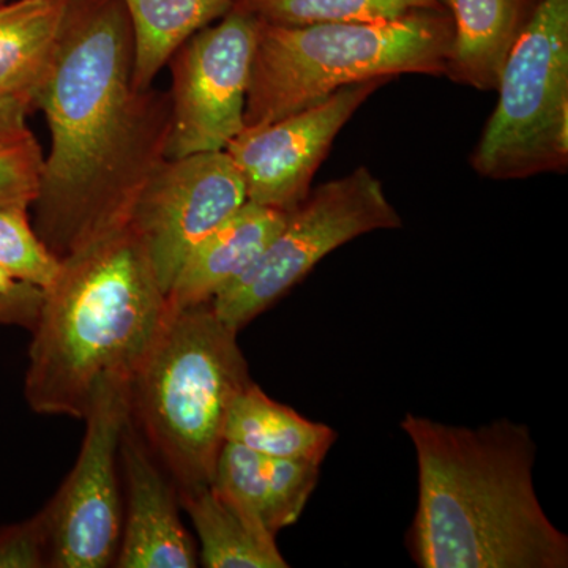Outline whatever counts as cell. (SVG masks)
Returning <instances> with one entry per match:
<instances>
[{
  "instance_id": "5bb4252c",
  "label": "cell",
  "mask_w": 568,
  "mask_h": 568,
  "mask_svg": "<svg viewBox=\"0 0 568 568\" xmlns=\"http://www.w3.org/2000/svg\"><path fill=\"white\" fill-rule=\"evenodd\" d=\"M454 21L444 77L481 92L496 91L508 55L541 0H440Z\"/></svg>"
},
{
  "instance_id": "ac0fdd59",
  "label": "cell",
  "mask_w": 568,
  "mask_h": 568,
  "mask_svg": "<svg viewBox=\"0 0 568 568\" xmlns=\"http://www.w3.org/2000/svg\"><path fill=\"white\" fill-rule=\"evenodd\" d=\"M134 40L133 81L153 88L156 74L190 37L220 20L235 0H122Z\"/></svg>"
},
{
  "instance_id": "7a4b0ae2",
  "label": "cell",
  "mask_w": 568,
  "mask_h": 568,
  "mask_svg": "<svg viewBox=\"0 0 568 568\" xmlns=\"http://www.w3.org/2000/svg\"><path fill=\"white\" fill-rule=\"evenodd\" d=\"M418 506L407 548L422 568H566L568 538L534 487L529 426L500 418L467 428L406 414Z\"/></svg>"
},
{
  "instance_id": "7c38bea8",
  "label": "cell",
  "mask_w": 568,
  "mask_h": 568,
  "mask_svg": "<svg viewBox=\"0 0 568 568\" xmlns=\"http://www.w3.org/2000/svg\"><path fill=\"white\" fill-rule=\"evenodd\" d=\"M123 474V526L115 567L194 568L200 549L183 526L178 487L145 444L133 422H126L119 448Z\"/></svg>"
},
{
  "instance_id": "9a60e30c",
  "label": "cell",
  "mask_w": 568,
  "mask_h": 568,
  "mask_svg": "<svg viewBox=\"0 0 568 568\" xmlns=\"http://www.w3.org/2000/svg\"><path fill=\"white\" fill-rule=\"evenodd\" d=\"M65 10L67 0L0 3V97L33 104L58 55Z\"/></svg>"
},
{
  "instance_id": "ffe728a7",
  "label": "cell",
  "mask_w": 568,
  "mask_h": 568,
  "mask_svg": "<svg viewBox=\"0 0 568 568\" xmlns=\"http://www.w3.org/2000/svg\"><path fill=\"white\" fill-rule=\"evenodd\" d=\"M235 6L274 26L395 21L417 11L446 9L440 0H235Z\"/></svg>"
},
{
  "instance_id": "2e32d148",
  "label": "cell",
  "mask_w": 568,
  "mask_h": 568,
  "mask_svg": "<svg viewBox=\"0 0 568 568\" xmlns=\"http://www.w3.org/2000/svg\"><path fill=\"white\" fill-rule=\"evenodd\" d=\"M181 506L200 538V564L207 568H286L274 534L220 489L179 491Z\"/></svg>"
},
{
  "instance_id": "5b68a950",
  "label": "cell",
  "mask_w": 568,
  "mask_h": 568,
  "mask_svg": "<svg viewBox=\"0 0 568 568\" xmlns=\"http://www.w3.org/2000/svg\"><path fill=\"white\" fill-rule=\"evenodd\" d=\"M454 39L447 9L395 21L260 22L246 92L245 126H261L316 106L355 82L402 74L444 77Z\"/></svg>"
},
{
  "instance_id": "9c48e42d",
  "label": "cell",
  "mask_w": 568,
  "mask_h": 568,
  "mask_svg": "<svg viewBox=\"0 0 568 568\" xmlns=\"http://www.w3.org/2000/svg\"><path fill=\"white\" fill-rule=\"evenodd\" d=\"M260 20L235 6L190 37L170 59L171 133L166 159L224 151L245 129L246 92Z\"/></svg>"
},
{
  "instance_id": "8fae6325",
  "label": "cell",
  "mask_w": 568,
  "mask_h": 568,
  "mask_svg": "<svg viewBox=\"0 0 568 568\" xmlns=\"http://www.w3.org/2000/svg\"><path fill=\"white\" fill-rule=\"evenodd\" d=\"M390 80L355 82L280 121L245 126L226 145L248 203L291 212L312 192L316 171L355 111Z\"/></svg>"
},
{
  "instance_id": "603a6c76",
  "label": "cell",
  "mask_w": 568,
  "mask_h": 568,
  "mask_svg": "<svg viewBox=\"0 0 568 568\" xmlns=\"http://www.w3.org/2000/svg\"><path fill=\"white\" fill-rule=\"evenodd\" d=\"M50 567V528L44 510L0 528V568Z\"/></svg>"
},
{
  "instance_id": "ba28073f",
  "label": "cell",
  "mask_w": 568,
  "mask_h": 568,
  "mask_svg": "<svg viewBox=\"0 0 568 568\" xmlns=\"http://www.w3.org/2000/svg\"><path fill=\"white\" fill-rule=\"evenodd\" d=\"M129 417V383H104L84 417L80 457L43 508L50 528V567L114 566L123 526L119 448Z\"/></svg>"
},
{
  "instance_id": "3957f363",
  "label": "cell",
  "mask_w": 568,
  "mask_h": 568,
  "mask_svg": "<svg viewBox=\"0 0 568 568\" xmlns=\"http://www.w3.org/2000/svg\"><path fill=\"white\" fill-rule=\"evenodd\" d=\"M166 313L168 295L130 224L70 254L31 331L26 402L43 416L84 418L104 383H130Z\"/></svg>"
},
{
  "instance_id": "7402d4cb",
  "label": "cell",
  "mask_w": 568,
  "mask_h": 568,
  "mask_svg": "<svg viewBox=\"0 0 568 568\" xmlns=\"http://www.w3.org/2000/svg\"><path fill=\"white\" fill-rule=\"evenodd\" d=\"M44 155L37 138L0 148V205L31 207L39 193Z\"/></svg>"
},
{
  "instance_id": "52a82bcc",
  "label": "cell",
  "mask_w": 568,
  "mask_h": 568,
  "mask_svg": "<svg viewBox=\"0 0 568 568\" xmlns=\"http://www.w3.org/2000/svg\"><path fill=\"white\" fill-rule=\"evenodd\" d=\"M402 226L379 179L368 168H357L310 192L257 260L213 298V312L239 332L327 254L361 235Z\"/></svg>"
},
{
  "instance_id": "277c9868",
  "label": "cell",
  "mask_w": 568,
  "mask_h": 568,
  "mask_svg": "<svg viewBox=\"0 0 568 568\" xmlns=\"http://www.w3.org/2000/svg\"><path fill=\"white\" fill-rule=\"evenodd\" d=\"M237 331L212 302L171 308L129 383L130 420L178 491L209 487L235 396L252 384Z\"/></svg>"
},
{
  "instance_id": "484cf974",
  "label": "cell",
  "mask_w": 568,
  "mask_h": 568,
  "mask_svg": "<svg viewBox=\"0 0 568 568\" xmlns=\"http://www.w3.org/2000/svg\"><path fill=\"white\" fill-rule=\"evenodd\" d=\"M36 290H40V287L18 282L0 268V297H18V295L29 294Z\"/></svg>"
},
{
  "instance_id": "8992f818",
  "label": "cell",
  "mask_w": 568,
  "mask_h": 568,
  "mask_svg": "<svg viewBox=\"0 0 568 568\" xmlns=\"http://www.w3.org/2000/svg\"><path fill=\"white\" fill-rule=\"evenodd\" d=\"M470 164L489 181L568 168V0H541L508 55Z\"/></svg>"
},
{
  "instance_id": "d4e9b609",
  "label": "cell",
  "mask_w": 568,
  "mask_h": 568,
  "mask_svg": "<svg viewBox=\"0 0 568 568\" xmlns=\"http://www.w3.org/2000/svg\"><path fill=\"white\" fill-rule=\"evenodd\" d=\"M43 290L18 295V297H0V324L21 325L32 331L39 317Z\"/></svg>"
},
{
  "instance_id": "cb8c5ba5",
  "label": "cell",
  "mask_w": 568,
  "mask_h": 568,
  "mask_svg": "<svg viewBox=\"0 0 568 568\" xmlns=\"http://www.w3.org/2000/svg\"><path fill=\"white\" fill-rule=\"evenodd\" d=\"M33 111L36 108L28 100L0 97V148L32 136L28 119Z\"/></svg>"
},
{
  "instance_id": "e0dca14e",
  "label": "cell",
  "mask_w": 568,
  "mask_h": 568,
  "mask_svg": "<svg viewBox=\"0 0 568 568\" xmlns=\"http://www.w3.org/2000/svg\"><path fill=\"white\" fill-rule=\"evenodd\" d=\"M335 440L331 426L308 420L274 402L254 383L235 396L224 426V443L239 444L265 457L306 459L317 465H323Z\"/></svg>"
},
{
  "instance_id": "30bf717a",
  "label": "cell",
  "mask_w": 568,
  "mask_h": 568,
  "mask_svg": "<svg viewBox=\"0 0 568 568\" xmlns=\"http://www.w3.org/2000/svg\"><path fill=\"white\" fill-rule=\"evenodd\" d=\"M246 203V192L226 151L166 159L142 185L129 224L148 248L164 293L190 252Z\"/></svg>"
},
{
  "instance_id": "4fadbf2b",
  "label": "cell",
  "mask_w": 568,
  "mask_h": 568,
  "mask_svg": "<svg viewBox=\"0 0 568 568\" xmlns=\"http://www.w3.org/2000/svg\"><path fill=\"white\" fill-rule=\"evenodd\" d=\"M287 215L246 201L185 257L168 293V305L189 308L212 302L257 260Z\"/></svg>"
},
{
  "instance_id": "6da1fadb",
  "label": "cell",
  "mask_w": 568,
  "mask_h": 568,
  "mask_svg": "<svg viewBox=\"0 0 568 568\" xmlns=\"http://www.w3.org/2000/svg\"><path fill=\"white\" fill-rule=\"evenodd\" d=\"M122 0H67L58 55L33 106L47 118L33 230L59 260L129 224L142 185L166 160L170 92L134 85Z\"/></svg>"
},
{
  "instance_id": "4316f807",
  "label": "cell",
  "mask_w": 568,
  "mask_h": 568,
  "mask_svg": "<svg viewBox=\"0 0 568 568\" xmlns=\"http://www.w3.org/2000/svg\"><path fill=\"white\" fill-rule=\"evenodd\" d=\"M6 2V0H0V3Z\"/></svg>"
},
{
  "instance_id": "d6986e66",
  "label": "cell",
  "mask_w": 568,
  "mask_h": 568,
  "mask_svg": "<svg viewBox=\"0 0 568 568\" xmlns=\"http://www.w3.org/2000/svg\"><path fill=\"white\" fill-rule=\"evenodd\" d=\"M212 485L275 537L280 530L294 525L284 506L271 457L239 444L224 443Z\"/></svg>"
},
{
  "instance_id": "44dd1931",
  "label": "cell",
  "mask_w": 568,
  "mask_h": 568,
  "mask_svg": "<svg viewBox=\"0 0 568 568\" xmlns=\"http://www.w3.org/2000/svg\"><path fill=\"white\" fill-rule=\"evenodd\" d=\"M28 205H0V268L11 278L47 291L62 261L33 230Z\"/></svg>"
}]
</instances>
